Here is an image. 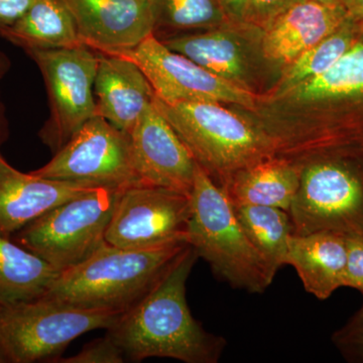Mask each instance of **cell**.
Instances as JSON below:
<instances>
[{"label": "cell", "mask_w": 363, "mask_h": 363, "mask_svg": "<svg viewBox=\"0 0 363 363\" xmlns=\"http://www.w3.org/2000/svg\"><path fill=\"white\" fill-rule=\"evenodd\" d=\"M188 245L135 305L121 313L106 335L123 350L126 360L172 358L185 363H217L226 340L205 330L192 316L187 302V281L198 259Z\"/></svg>", "instance_id": "cell-1"}, {"label": "cell", "mask_w": 363, "mask_h": 363, "mask_svg": "<svg viewBox=\"0 0 363 363\" xmlns=\"http://www.w3.org/2000/svg\"><path fill=\"white\" fill-rule=\"evenodd\" d=\"M188 245L177 240L128 250L105 242L84 262L61 272L40 298L87 309L126 311L156 285Z\"/></svg>", "instance_id": "cell-2"}, {"label": "cell", "mask_w": 363, "mask_h": 363, "mask_svg": "<svg viewBox=\"0 0 363 363\" xmlns=\"http://www.w3.org/2000/svg\"><path fill=\"white\" fill-rule=\"evenodd\" d=\"M187 242L217 278L234 289L262 294L276 278L243 230L226 191L198 164Z\"/></svg>", "instance_id": "cell-3"}, {"label": "cell", "mask_w": 363, "mask_h": 363, "mask_svg": "<svg viewBox=\"0 0 363 363\" xmlns=\"http://www.w3.org/2000/svg\"><path fill=\"white\" fill-rule=\"evenodd\" d=\"M300 166V185L289 210L294 234L363 236V143L320 149Z\"/></svg>", "instance_id": "cell-4"}, {"label": "cell", "mask_w": 363, "mask_h": 363, "mask_svg": "<svg viewBox=\"0 0 363 363\" xmlns=\"http://www.w3.org/2000/svg\"><path fill=\"white\" fill-rule=\"evenodd\" d=\"M154 104L173 126L196 162L223 187L229 177L253 162L279 156L267 130L216 102Z\"/></svg>", "instance_id": "cell-5"}, {"label": "cell", "mask_w": 363, "mask_h": 363, "mask_svg": "<svg viewBox=\"0 0 363 363\" xmlns=\"http://www.w3.org/2000/svg\"><path fill=\"white\" fill-rule=\"evenodd\" d=\"M121 313L45 298L0 306V350L7 363L57 359L72 341L86 332L108 329Z\"/></svg>", "instance_id": "cell-6"}, {"label": "cell", "mask_w": 363, "mask_h": 363, "mask_svg": "<svg viewBox=\"0 0 363 363\" xmlns=\"http://www.w3.org/2000/svg\"><path fill=\"white\" fill-rule=\"evenodd\" d=\"M123 189L94 188L55 207L13 234V240L61 272L104 245L107 227Z\"/></svg>", "instance_id": "cell-7"}, {"label": "cell", "mask_w": 363, "mask_h": 363, "mask_svg": "<svg viewBox=\"0 0 363 363\" xmlns=\"http://www.w3.org/2000/svg\"><path fill=\"white\" fill-rule=\"evenodd\" d=\"M44 78L50 117L39 135L57 152L96 116L94 95L98 55L86 45L26 52Z\"/></svg>", "instance_id": "cell-8"}, {"label": "cell", "mask_w": 363, "mask_h": 363, "mask_svg": "<svg viewBox=\"0 0 363 363\" xmlns=\"http://www.w3.org/2000/svg\"><path fill=\"white\" fill-rule=\"evenodd\" d=\"M32 173L94 188L125 189L143 184L136 173L130 135L98 116L55 152L51 161Z\"/></svg>", "instance_id": "cell-9"}, {"label": "cell", "mask_w": 363, "mask_h": 363, "mask_svg": "<svg viewBox=\"0 0 363 363\" xmlns=\"http://www.w3.org/2000/svg\"><path fill=\"white\" fill-rule=\"evenodd\" d=\"M108 55L130 60L147 76L157 99L167 104L216 102L235 104L255 111L257 95L228 82L172 51L156 35H150L131 49Z\"/></svg>", "instance_id": "cell-10"}, {"label": "cell", "mask_w": 363, "mask_h": 363, "mask_svg": "<svg viewBox=\"0 0 363 363\" xmlns=\"http://www.w3.org/2000/svg\"><path fill=\"white\" fill-rule=\"evenodd\" d=\"M190 216L191 196L145 184L130 186L119 195L105 241L128 250L187 241Z\"/></svg>", "instance_id": "cell-11"}, {"label": "cell", "mask_w": 363, "mask_h": 363, "mask_svg": "<svg viewBox=\"0 0 363 363\" xmlns=\"http://www.w3.org/2000/svg\"><path fill=\"white\" fill-rule=\"evenodd\" d=\"M285 98L328 112L338 145L363 143V43H355L322 75L298 85Z\"/></svg>", "instance_id": "cell-12"}, {"label": "cell", "mask_w": 363, "mask_h": 363, "mask_svg": "<svg viewBox=\"0 0 363 363\" xmlns=\"http://www.w3.org/2000/svg\"><path fill=\"white\" fill-rule=\"evenodd\" d=\"M130 135L136 173L143 184L191 196L197 162L154 102Z\"/></svg>", "instance_id": "cell-13"}, {"label": "cell", "mask_w": 363, "mask_h": 363, "mask_svg": "<svg viewBox=\"0 0 363 363\" xmlns=\"http://www.w3.org/2000/svg\"><path fill=\"white\" fill-rule=\"evenodd\" d=\"M86 47L101 54L131 49L154 33L150 0H63Z\"/></svg>", "instance_id": "cell-14"}, {"label": "cell", "mask_w": 363, "mask_h": 363, "mask_svg": "<svg viewBox=\"0 0 363 363\" xmlns=\"http://www.w3.org/2000/svg\"><path fill=\"white\" fill-rule=\"evenodd\" d=\"M250 26L228 23L161 40L172 51L187 57L215 75L255 92L253 48L252 40L245 35Z\"/></svg>", "instance_id": "cell-15"}, {"label": "cell", "mask_w": 363, "mask_h": 363, "mask_svg": "<svg viewBox=\"0 0 363 363\" xmlns=\"http://www.w3.org/2000/svg\"><path fill=\"white\" fill-rule=\"evenodd\" d=\"M92 189L23 173L0 154V233L11 238L55 207Z\"/></svg>", "instance_id": "cell-16"}, {"label": "cell", "mask_w": 363, "mask_h": 363, "mask_svg": "<svg viewBox=\"0 0 363 363\" xmlns=\"http://www.w3.org/2000/svg\"><path fill=\"white\" fill-rule=\"evenodd\" d=\"M347 16L345 7L302 0L262 28V58L284 68L298 55L335 32Z\"/></svg>", "instance_id": "cell-17"}, {"label": "cell", "mask_w": 363, "mask_h": 363, "mask_svg": "<svg viewBox=\"0 0 363 363\" xmlns=\"http://www.w3.org/2000/svg\"><path fill=\"white\" fill-rule=\"evenodd\" d=\"M97 55L94 82L97 116L130 135L143 112L154 102L155 91L140 67L130 60Z\"/></svg>", "instance_id": "cell-18"}, {"label": "cell", "mask_w": 363, "mask_h": 363, "mask_svg": "<svg viewBox=\"0 0 363 363\" xmlns=\"http://www.w3.org/2000/svg\"><path fill=\"white\" fill-rule=\"evenodd\" d=\"M286 264L295 269L306 292L318 300H327L346 286V235L335 231L294 234Z\"/></svg>", "instance_id": "cell-19"}, {"label": "cell", "mask_w": 363, "mask_h": 363, "mask_svg": "<svg viewBox=\"0 0 363 363\" xmlns=\"http://www.w3.org/2000/svg\"><path fill=\"white\" fill-rule=\"evenodd\" d=\"M300 162L272 156L238 169L223 188L233 204L279 208L288 211L300 185Z\"/></svg>", "instance_id": "cell-20"}, {"label": "cell", "mask_w": 363, "mask_h": 363, "mask_svg": "<svg viewBox=\"0 0 363 363\" xmlns=\"http://www.w3.org/2000/svg\"><path fill=\"white\" fill-rule=\"evenodd\" d=\"M0 37L26 52L85 45L63 0H33L28 11Z\"/></svg>", "instance_id": "cell-21"}, {"label": "cell", "mask_w": 363, "mask_h": 363, "mask_svg": "<svg viewBox=\"0 0 363 363\" xmlns=\"http://www.w3.org/2000/svg\"><path fill=\"white\" fill-rule=\"evenodd\" d=\"M59 274L39 255L0 233V306L43 297Z\"/></svg>", "instance_id": "cell-22"}, {"label": "cell", "mask_w": 363, "mask_h": 363, "mask_svg": "<svg viewBox=\"0 0 363 363\" xmlns=\"http://www.w3.org/2000/svg\"><path fill=\"white\" fill-rule=\"evenodd\" d=\"M238 221L267 267L277 274L286 266L294 235L290 214L279 208L233 204Z\"/></svg>", "instance_id": "cell-23"}, {"label": "cell", "mask_w": 363, "mask_h": 363, "mask_svg": "<svg viewBox=\"0 0 363 363\" xmlns=\"http://www.w3.org/2000/svg\"><path fill=\"white\" fill-rule=\"evenodd\" d=\"M358 40L357 21L348 16L335 32L284 67L272 98H285L298 85L329 70Z\"/></svg>", "instance_id": "cell-24"}, {"label": "cell", "mask_w": 363, "mask_h": 363, "mask_svg": "<svg viewBox=\"0 0 363 363\" xmlns=\"http://www.w3.org/2000/svg\"><path fill=\"white\" fill-rule=\"evenodd\" d=\"M150 7L154 18L152 35L160 40L230 23L219 0H150Z\"/></svg>", "instance_id": "cell-25"}, {"label": "cell", "mask_w": 363, "mask_h": 363, "mask_svg": "<svg viewBox=\"0 0 363 363\" xmlns=\"http://www.w3.org/2000/svg\"><path fill=\"white\" fill-rule=\"evenodd\" d=\"M332 342L346 362L363 363V303L347 323L332 334Z\"/></svg>", "instance_id": "cell-26"}, {"label": "cell", "mask_w": 363, "mask_h": 363, "mask_svg": "<svg viewBox=\"0 0 363 363\" xmlns=\"http://www.w3.org/2000/svg\"><path fill=\"white\" fill-rule=\"evenodd\" d=\"M126 362L125 355L118 344L109 337L97 339L85 346L80 352L73 357L58 358L55 362L62 363H123Z\"/></svg>", "instance_id": "cell-27"}, {"label": "cell", "mask_w": 363, "mask_h": 363, "mask_svg": "<svg viewBox=\"0 0 363 363\" xmlns=\"http://www.w3.org/2000/svg\"><path fill=\"white\" fill-rule=\"evenodd\" d=\"M302 0H252L247 23L264 28L274 18Z\"/></svg>", "instance_id": "cell-28"}, {"label": "cell", "mask_w": 363, "mask_h": 363, "mask_svg": "<svg viewBox=\"0 0 363 363\" xmlns=\"http://www.w3.org/2000/svg\"><path fill=\"white\" fill-rule=\"evenodd\" d=\"M347 269L346 286L359 291L363 296V236L346 235Z\"/></svg>", "instance_id": "cell-29"}, {"label": "cell", "mask_w": 363, "mask_h": 363, "mask_svg": "<svg viewBox=\"0 0 363 363\" xmlns=\"http://www.w3.org/2000/svg\"><path fill=\"white\" fill-rule=\"evenodd\" d=\"M33 2V0H0V33L20 20Z\"/></svg>", "instance_id": "cell-30"}, {"label": "cell", "mask_w": 363, "mask_h": 363, "mask_svg": "<svg viewBox=\"0 0 363 363\" xmlns=\"http://www.w3.org/2000/svg\"><path fill=\"white\" fill-rule=\"evenodd\" d=\"M227 20L235 25L247 23L252 0H219Z\"/></svg>", "instance_id": "cell-31"}, {"label": "cell", "mask_w": 363, "mask_h": 363, "mask_svg": "<svg viewBox=\"0 0 363 363\" xmlns=\"http://www.w3.org/2000/svg\"><path fill=\"white\" fill-rule=\"evenodd\" d=\"M9 135V119L6 116V107L0 100V147L6 142Z\"/></svg>", "instance_id": "cell-32"}, {"label": "cell", "mask_w": 363, "mask_h": 363, "mask_svg": "<svg viewBox=\"0 0 363 363\" xmlns=\"http://www.w3.org/2000/svg\"><path fill=\"white\" fill-rule=\"evenodd\" d=\"M345 9L348 16L354 20L363 18V0H346Z\"/></svg>", "instance_id": "cell-33"}, {"label": "cell", "mask_w": 363, "mask_h": 363, "mask_svg": "<svg viewBox=\"0 0 363 363\" xmlns=\"http://www.w3.org/2000/svg\"><path fill=\"white\" fill-rule=\"evenodd\" d=\"M11 68V61L4 52H0V82L6 77L7 72Z\"/></svg>", "instance_id": "cell-34"}, {"label": "cell", "mask_w": 363, "mask_h": 363, "mask_svg": "<svg viewBox=\"0 0 363 363\" xmlns=\"http://www.w3.org/2000/svg\"><path fill=\"white\" fill-rule=\"evenodd\" d=\"M308 1L316 2L322 6L345 7L346 0H308Z\"/></svg>", "instance_id": "cell-35"}, {"label": "cell", "mask_w": 363, "mask_h": 363, "mask_svg": "<svg viewBox=\"0 0 363 363\" xmlns=\"http://www.w3.org/2000/svg\"><path fill=\"white\" fill-rule=\"evenodd\" d=\"M357 33L358 42L363 43V18L357 20Z\"/></svg>", "instance_id": "cell-36"}, {"label": "cell", "mask_w": 363, "mask_h": 363, "mask_svg": "<svg viewBox=\"0 0 363 363\" xmlns=\"http://www.w3.org/2000/svg\"><path fill=\"white\" fill-rule=\"evenodd\" d=\"M0 363H7L6 358L4 357L1 350H0Z\"/></svg>", "instance_id": "cell-37"}]
</instances>
